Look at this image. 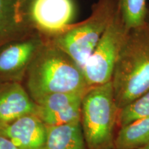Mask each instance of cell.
Instances as JSON below:
<instances>
[{
  "label": "cell",
  "mask_w": 149,
  "mask_h": 149,
  "mask_svg": "<svg viewBox=\"0 0 149 149\" xmlns=\"http://www.w3.org/2000/svg\"><path fill=\"white\" fill-rule=\"evenodd\" d=\"M27 87L35 103L53 93L84 95L90 88L82 70L50 42L44 43L28 67Z\"/></svg>",
  "instance_id": "cell-1"
},
{
  "label": "cell",
  "mask_w": 149,
  "mask_h": 149,
  "mask_svg": "<svg viewBox=\"0 0 149 149\" xmlns=\"http://www.w3.org/2000/svg\"><path fill=\"white\" fill-rule=\"evenodd\" d=\"M119 110L149 91V22L129 30L112 78Z\"/></svg>",
  "instance_id": "cell-2"
},
{
  "label": "cell",
  "mask_w": 149,
  "mask_h": 149,
  "mask_svg": "<svg viewBox=\"0 0 149 149\" xmlns=\"http://www.w3.org/2000/svg\"><path fill=\"white\" fill-rule=\"evenodd\" d=\"M115 0H98L91 16L70 24L49 42L64 52L82 70L116 12Z\"/></svg>",
  "instance_id": "cell-3"
},
{
  "label": "cell",
  "mask_w": 149,
  "mask_h": 149,
  "mask_svg": "<svg viewBox=\"0 0 149 149\" xmlns=\"http://www.w3.org/2000/svg\"><path fill=\"white\" fill-rule=\"evenodd\" d=\"M118 111L112 81L89 88L85 93L81 124L89 149H107L112 144Z\"/></svg>",
  "instance_id": "cell-4"
},
{
  "label": "cell",
  "mask_w": 149,
  "mask_h": 149,
  "mask_svg": "<svg viewBox=\"0 0 149 149\" xmlns=\"http://www.w3.org/2000/svg\"><path fill=\"white\" fill-rule=\"evenodd\" d=\"M129 29L117 8L114 17L82 68L89 88L111 81Z\"/></svg>",
  "instance_id": "cell-5"
},
{
  "label": "cell",
  "mask_w": 149,
  "mask_h": 149,
  "mask_svg": "<svg viewBox=\"0 0 149 149\" xmlns=\"http://www.w3.org/2000/svg\"><path fill=\"white\" fill-rule=\"evenodd\" d=\"M74 15L72 0H32L28 7L30 23L50 37L66 30Z\"/></svg>",
  "instance_id": "cell-6"
},
{
  "label": "cell",
  "mask_w": 149,
  "mask_h": 149,
  "mask_svg": "<svg viewBox=\"0 0 149 149\" xmlns=\"http://www.w3.org/2000/svg\"><path fill=\"white\" fill-rule=\"evenodd\" d=\"M84 95L77 93L48 95L36 102L35 114L47 127L81 121Z\"/></svg>",
  "instance_id": "cell-7"
},
{
  "label": "cell",
  "mask_w": 149,
  "mask_h": 149,
  "mask_svg": "<svg viewBox=\"0 0 149 149\" xmlns=\"http://www.w3.org/2000/svg\"><path fill=\"white\" fill-rule=\"evenodd\" d=\"M40 37L24 36L0 46V74L11 75L28 68L44 45Z\"/></svg>",
  "instance_id": "cell-8"
},
{
  "label": "cell",
  "mask_w": 149,
  "mask_h": 149,
  "mask_svg": "<svg viewBox=\"0 0 149 149\" xmlns=\"http://www.w3.org/2000/svg\"><path fill=\"white\" fill-rule=\"evenodd\" d=\"M47 126L35 114L25 115L0 128L17 149H44Z\"/></svg>",
  "instance_id": "cell-9"
},
{
  "label": "cell",
  "mask_w": 149,
  "mask_h": 149,
  "mask_svg": "<svg viewBox=\"0 0 149 149\" xmlns=\"http://www.w3.org/2000/svg\"><path fill=\"white\" fill-rule=\"evenodd\" d=\"M35 111L36 103L19 84H8L0 89V128Z\"/></svg>",
  "instance_id": "cell-10"
},
{
  "label": "cell",
  "mask_w": 149,
  "mask_h": 149,
  "mask_svg": "<svg viewBox=\"0 0 149 149\" xmlns=\"http://www.w3.org/2000/svg\"><path fill=\"white\" fill-rule=\"evenodd\" d=\"M26 0H0V46L26 36L30 22Z\"/></svg>",
  "instance_id": "cell-11"
},
{
  "label": "cell",
  "mask_w": 149,
  "mask_h": 149,
  "mask_svg": "<svg viewBox=\"0 0 149 149\" xmlns=\"http://www.w3.org/2000/svg\"><path fill=\"white\" fill-rule=\"evenodd\" d=\"M47 128L44 149H85L81 121Z\"/></svg>",
  "instance_id": "cell-12"
},
{
  "label": "cell",
  "mask_w": 149,
  "mask_h": 149,
  "mask_svg": "<svg viewBox=\"0 0 149 149\" xmlns=\"http://www.w3.org/2000/svg\"><path fill=\"white\" fill-rule=\"evenodd\" d=\"M149 143V116L121 127L115 141L117 149L143 148Z\"/></svg>",
  "instance_id": "cell-13"
},
{
  "label": "cell",
  "mask_w": 149,
  "mask_h": 149,
  "mask_svg": "<svg viewBox=\"0 0 149 149\" xmlns=\"http://www.w3.org/2000/svg\"><path fill=\"white\" fill-rule=\"evenodd\" d=\"M123 20L129 29L147 22L146 0H115Z\"/></svg>",
  "instance_id": "cell-14"
},
{
  "label": "cell",
  "mask_w": 149,
  "mask_h": 149,
  "mask_svg": "<svg viewBox=\"0 0 149 149\" xmlns=\"http://www.w3.org/2000/svg\"><path fill=\"white\" fill-rule=\"evenodd\" d=\"M117 121L120 127L133 121L149 116V91L126 107L119 110Z\"/></svg>",
  "instance_id": "cell-15"
},
{
  "label": "cell",
  "mask_w": 149,
  "mask_h": 149,
  "mask_svg": "<svg viewBox=\"0 0 149 149\" xmlns=\"http://www.w3.org/2000/svg\"><path fill=\"white\" fill-rule=\"evenodd\" d=\"M0 149H17L13 143L6 136L0 133Z\"/></svg>",
  "instance_id": "cell-16"
},
{
  "label": "cell",
  "mask_w": 149,
  "mask_h": 149,
  "mask_svg": "<svg viewBox=\"0 0 149 149\" xmlns=\"http://www.w3.org/2000/svg\"><path fill=\"white\" fill-rule=\"evenodd\" d=\"M142 149H149V143L148 144H146L144 147H143Z\"/></svg>",
  "instance_id": "cell-17"
}]
</instances>
